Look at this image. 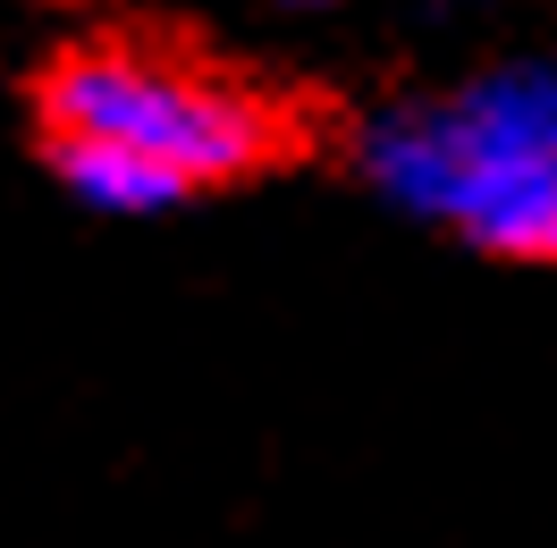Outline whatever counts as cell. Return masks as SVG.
Here are the masks:
<instances>
[{
  "instance_id": "cell-3",
  "label": "cell",
  "mask_w": 557,
  "mask_h": 548,
  "mask_svg": "<svg viewBox=\"0 0 557 548\" xmlns=\"http://www.w3.org/2000/svg\"><path fill=\"white\" fill-rule=\"evenodd\" d=\"M287 9H338V0H287Z\"/></svg>"
},
{
  "instance_id": "cell-2",
  "label": "cell",
  "mask_w": 557,
  "mask_h": 548,
  "mask_svg": "<svg viewBox=\"0 0 557 548\" xmlns=\"http://www.w3.org/2000/svg\"><path fill=\"white\" fill-rule=\"evenodd\" d=\"M42 127L51 144H102L144 170H161L177 195L245 177L278 152V110L228 76L144 51V42H85L42 76Z\"/></svg>"
},
{
  "instance_id": "cell-1",
  "label": "cell",
  "mask_w": 557,
  "mask_h": 548,
  "mask_svg": "<svg viewBox=\"0 0 557 548\" xmlns=\"http://www.w3.org/2000/svg\"><path fill=\"white\" fill-rule=\"evenodd\" d=\"M363 177L482 253L557 262V60H516L448 102L372 119Z\"/></svg>"
}]
</instances>
